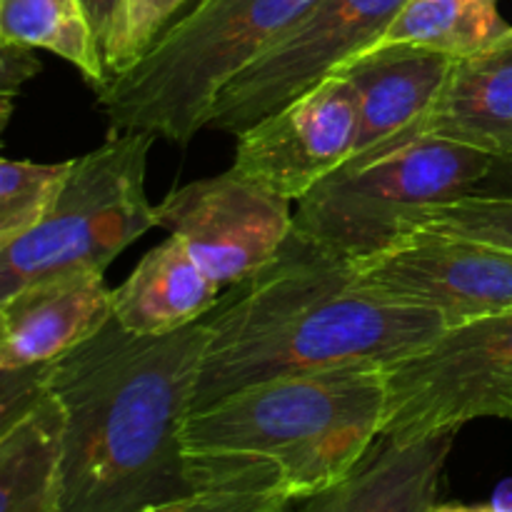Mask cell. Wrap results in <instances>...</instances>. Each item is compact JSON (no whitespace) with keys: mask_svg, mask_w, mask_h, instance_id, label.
Wrapping results in <instances>:
<instances>
[{"mask_svg":"<svg viewBox=\"0 0 512 512\" xmlns=\"http://www.w3.org/2000/svg\"><path fill=\"white\" fill-rule=\"evenodd\" d=\"M433 512H512L510 505L500 503H483V505H460V503H448V505H435Z\"/></svg>","mask_w":512,"mask_h":512,"instance_id":"4316f807","label":"cell"},{"mask_svg":"<svg viewBox=\"0 0 512 512\" xmlns=\"http://www.w3.org/2000/svg\"><path fill=\"white\" fill-rule=\"evenodd\" d=\"M0 40L68 60L95 93L113 80L80 0H0Z\"/></svg>","mask_w":512,"mask_h":512,"instance_id":"ac0fdd59","label":"cell"},{"mask_svg":"<svg viewBox=\"0 0 512 512\" xmlns=\"http://www.w3.org/2000/svg\"><path fill=\"white\" fill-rule=\"evenodd\" d=\"M290 500L273 493H240V490H200L188 498L158 505L143 512H285Z\"/></svg>","mask_w":512,"mask_h":512,"instance_id":"603a6c76","label":"cell"},{"mask_svg":"<svg viewBox=\"0 0 512 512\" xmlns=\"http://www.w3.org/2000/svg\"><path fill=\"white\" fill-rule=\"evenodd\" d=\"M153 143L145 133H110L103 145L73 158L48 218L0 245V300L50 280L105 275L128 245L158 228L145 190Z\"/></svg>","mask_w":512,"mask_h":512,"instance_id":"5b68a950","label":"cell"},{"mask_svg":"<svg viewBox=\"0 0 512 512\" xmlns=\"http://www.w3.org/2000/svg\"><path fill=\"white\" fill-rule=\"evenodd\" d=\"M88 13L90 25L95 30V38H98L100 50H103L105 40H108L110 30H113L115 18H118V10L123 5V0H80Z\"/></svg>","mask_w":512,"mask_h":512,"instance_id":"484cf974","label":"cell"},{"mask_svg":"<svg viewBox=\"0 0 512 512\" xmlns=\"http://www.w3.org/2000/svg\"><path fill=\"white\" fill-rule=\"evenodd\" d=\"M185 3L188 0H123L113 30L103 45V60L110 78L143 58Z\"/></svg>","mask_w":512,"mask_h":512,"instance_id":"44dd1931","label":"cell"},{"mask_svg":"<svg viewBox=\"0 0 512 512\" xmlns=\"http://www.w3.org/2000/svg\"><path fill=\"white\" fill-rule=\"evenodd\" d=\"M380 365L265 380L185 420L195 488L273 493L295 503L350 473L383 435Z\"/></svg>","mask_w":512,"mask_h":512,"instance_id":"3957f363","label":"cell"},{"mask_svg":"<svg viewBox=\"0 0 512 512\" xmlns=\"http://www.w3.org/2000/svg\"><path fill=\"white\" fill-rule=\"evenodd\" d=\"M455 435L380 438L345 478L285 512H433Z\"/></svg>","mask_w":512,"mask_h":512,"instance_id":"9a60e30c","label":"cell"},{"mask_svg":"<svg viewBox=\"0 0 512 512\" xmlns=\"http://www.w3.org/2000/svg\"><path fill=\"white\" fill-rule=\"evenodd\" d=\"M358 133V95L335 73L243 130L230 168L293 203L353 158Z\"/></svg>","mask_w":512,"mask_h":512,"instance_id":"8fae6325","label":"cell"},{"mask_svg":"<svg viewBox=\"0 0 512 512\" xmlns=\"http://www.w3.org/2000/svg\"><path fill=\"white\" fill-rule=\"evenodd\" d=\"M473 195H485V198H512V155L493 158L488 173L480 178Z\"/></svg>","mask_w":512,"mask_h":512,"instance_id":"d4e9b609","label":"cell"},{"mask_svg":"<svg viewBox=\"0 0 512 512\" xmlns=\"http://www.w3.org/2000/svg\"><path fill=\"white\" fill-rule=\"evenodd\" d=\"M490 163V155L450 140H418L328 175L298 200L295 228L358 263L413 233L433 208L473 195Z\"/></svg>","mask_w":512,"mask_h":512,"instance_id":"8992f818","label":"cell"},{"mask_svg":"<svg viewBox=\"0 0 512 512\" xmlns=\"http://www.w3.org/2000/svg\"><path fill=\"white\" fill-rule=\"evenodd\" d=\"M3 45V55H0V100H3V128L8 125L10 113H13V98L15 93L20 90V85L28 83L33 75L40 73V60L35 58L33 50L28 45H18V43H5L0 40Z\"/></svg>","mask_w":512,"mask_h":512,"instance_id":"cb8c5ba5","label":"cell"},{"mask_svg":"<svg viewBox=\"0 0 512 512\" xmlns=\"http://www.w3.org/2000/svg\"><path fill=\"white\" fill-rule=\"evenodd\" d=\"M318 0H198L98 93L110 133L188 145L225 85L268 53Z\"/></svg>","mask_w":512,"mask_h":512,"instance_id":"277c9868","label":"cell"},{"mask_svg":"<svg viewBox=\"0 0 512 512\" xmlns=\"http://www.w3.org/2000/svg\"><path fill=\"white\" fill-rule=\"evenodd\" d=\"M73 170L65 163L10 160L0 163V245L38 228L60 198Z\"/></svg>","mask_w":512,"mask_h":512,"instance_id":"ffe728a7","label":"cell"},{"mask_svg":"<svg viewBox=\"0 0 512 512\" xmlns=\"http://www.w3.org/2000/svg\"><path fill=\"white\" fill-rule=\"evenodd\" d=\"M113 318L103 275L50 280L0 300V373L40 370L93 338Z\"/></svg>","mask_w":512,"mask_h":512,"instance_id":"4fadbf2b","label":"cell"},{"mask_svg":"<svg viewBox=\"0 0 512 512\" xmlns=\"http://www.w3.org/2000/svg\"><path fill=\"white\" fill-rule=\"evenodd\" d=\"M220 285L168 235L113 290V318L128 333L168 335L200 323L220 303Z\"/></svg>","mask_w":512,"mask_h":512,"instance_id":"2e32d148","label":"cell"},{"mask_svg":"<svg viewBox=\"0 0 512 512\" xmlns=\"http://www.w3.org/2000/svg\"><path fill=\"white\" fill-rule=\"evenodd\" d=\"M408 0H318L273 48L235 75L208 128L240 135L380 43Z\"/></svg>","mask_w":512,"mask_h":512,"instance_id":"ba28073f","label":"cell"},{"mask_svg":"<svg viewBox=\"0 0 512 512\" xmlns=\"http://www.w3.org/2000/svg\"><path fill=\"white\" fill-rule=\"evenodd\" d=\"M425 138L450 140L490 158L512 155V28L480 53L455 60L430 108L370 163Z\"/></svg>","mask_w":512,"mask_h":512,"instance_id":"7c38bea8","label":"cell"},{"mask_svg":"<svg viewBox=\"0 0 512 512\" xmlns=\"http://www.w3.org/2000/svg\"><path fill=\"white\" fill-rule=\"evenodd\" d=\"M380 438L458 433L483 418L512 420V310L445 328L418 353L385 365Z\"/></svg>","mask_w":512,"mask_h":512,"instance_id":"52a82bcc","label":"cell"},{"mask_svg":"<svg viewBox=\"0 0 512 512\" xmlns=\"http://www.w3.org/2000/svg\"><path fill=\"white\" fill-rule=\"evenodd\" d=\"M355 270L368 290L430 310L448 328L512 310V248L468 235L413 230Z\"/></svg>","mask_w":512,"mask_h":512,"instance_id":"9c48e42d","label":"cell"},{"mask_svg":"<svg viewBox=\"0 0 512 512\" xmlns=\"http://www.w3.org/2000/svg\"><path fill=\"white\" fill-rule=\"evenodd\" d=\"M420 228L468 235V238L512 248V198L468 195V198H460L455 203L430 210L415 225V230Z\"/></svg>","mask_w":512,"mask_h":512,"instance_id":"7402d4cb","label":"cell"},{"mask_svg":"<svg viewBox=\"0 0 512 512\" xmlns=\"http://www.w3.org/2000/svg\"><path fill=\"white\" fill-rule=\"evenodd\" d=\"M155 213L220 288L263 268L295 228L290 200L233 168L170 190Z\"/></svg>","mask_w":512,"mask_h":512,"instance_id":"30bf717a","label":"cell"},{"mask_svg":"<svg viewBox=\"0 0 512 512\" xmlns=\"http://www.w3.org/2000/svg\"><path fill=\"white\" fill-rule=\"evenodd\" d=\"M510 28L498 0H408L378 45H415L458 60L485 50Z\"/></svg>","mask_w":512,"mask_h":512,"instance_id":"d6986e66","label":"cell"},{"mask_svg":"<svg viewBox=\"0 0 512 512\" xmlns=\"http://www.w3.org/2000/svg\"><path fill=\"white\" fill-rule=\"evenodd\" d=\"M208 325L128 333L115 318L45 370L63 403L58 512H143L198 493L183 448Z\"/></svg>","mask_w":512,"mask_h":512,"instance_id":"6da1fadb","label":"cell"},{"mask_svg":"<svg viewBox=\"0 0 512 512\" xmlns=\"http://www.w3.org/2000/svg\"><path fill=\"white\" fill-rule=\"evenodd\" d=\"M65 425L63 403L48 385L0 425V512H58Z\"/></svg>","mask_w":512,"mask_h":512,"instance_id":"e0dca14e","label":"cell"},{"mask_svg":"<svg viewBox=\"0 0 512 512\" xmlns=\"http://www.w3.org/2000/svg\"><path fill=\"white\" fill-rule=\"evenodd\" d=\"M455 58L415 45H373L355 55L338 73L358 95L360 133L355 155L340 170L370 163L408 130L438 98Z\"/></svg>","mask_w":512,"mask_h":512,"instance_id":"5bb4252c","label":"cell"},{"mask_svg":"<svg viewBox=\"0 0 512 512\" xmlns=\"http://www.w3.org/2000/svg\"><path fill=\"white\" fill-rule=\"evenodd\" d=\"M205 325L193 413L265 380L358 365L385 368L448 328L430 310L368 290L353 260L298 228L263 268L220 298Z\"/></svg>","mask_w":512,"mask_h":512,"instance_id":"7a4b0ae2","label":"cell"}]
</instances>
